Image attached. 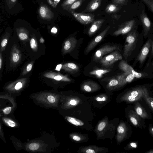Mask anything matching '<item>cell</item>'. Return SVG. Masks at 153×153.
Returning <instances> with one entry per match:
<instances>
[{"instance_id": "obj_10", "label": "cell", "mask_w": 153, "mask_h": 153, "mask_svg": "<svg viewBox=\"0 0 153 153\" xmlns=\"http://www.w3.org/2000/svg\"><path fill=\"white\" fill-rule=\"evenodd\" d=\"M77 43L76 38L71 37L68 39L65 42L62 47V54H65L73 51L76 47Z\"/></svg>"}, {"instance_id": "obj_27", "label": "cell", "mask_w": 153, "mask_h": 153, "mask_svg": "<svg viewBox=\"0 0 153 153\" xmlns=\"http://www.w3.org/2000/svg\"><path fill=\"white\" fill-rule=\"evenodd\" d=\"M119 9L116 5L112 4H108L106 7L105 11L108 13H112L117 12Z\"/></svg>"}, {"instance_id": "obj_19", "label": "cell", "mask_w": 153, "mask_h": 153, "mask_svg": "<svg viewBox=\"0 0 153 153\" xmlns=\"http://www.w3.org/2000/svg\"><path fill=\"white\" fill-rule=\"evenodd\" d=\"M102 0H92L88 4L84 12H91L97 9L100 6Z\"/></svg>"}, {"instance_id": "obj_35", "label": "cell", "mask_w": 153, "mask_h": 153, "mask_svg": "<svg viewBox=\"0 0 153 153\" xmlns=\"http://www.w3.org/2000/svg\"><path fill=\"white\" fill-rule=\"evenodd\" d=\"M113 2L117 4L126 5L128 2V0H112Z\"/></svg>"}, {"instance_id": "obj_6", "label": "cell", "mask_w": 153, "mask_h": 153, "mask_svg": "<svg viewBox=\"0 0 153 153\" xmlns=\"http://www.w3.org/2000/svg\"><path fill=\"white\" fill-rule=\"evenodd\" d=\"M137 26L136 22L134 19L127 21L120 25L113 34L116 36L127 34Z\"/></svg>"}, {"instance_id": "obj_1", "label": "cell", "mask_w": 153, "mask_h": 153, "mask_svg": "<svg viewBox=\"0 0 153 153\" xmlns=\"http://www.w3.org/2000/svg\"><path fill=\"white\" fill-rule=\"evenodd\" d=\"M144 38L143 31L139 34L137 26L127 34L123 55L126 61L132 60L137 56L143 45Z\"/></svg>"}, {"instance_id": "obj_38", "label": "cell", "mask_w": 153, "mask_h": 153, "mask_svg": "<svg viewBox=\"0 0 153 153\" xmlns=\"http://www.w3.org/2000/svg\"><path fill=\"white\" fill-rule=\"evenodd\" d=\"M106 124L104 122H101L99 124L97 129L99 131H102L105 127Z\"/></svg>"}, {"instance_id": "obj_51", "label": "cell", "mask_w": 153, "mask_h": 153, "mask_svg": "<svg viewBox=\"0 0 153 153\" xmlns=\"http://www.w3.org/2000/svg\"><path fill=\"white\" fill-rule=\"evenodd\" d=\"M145 153H153V149H151L145 152Z\"/></svg>"}, {"instance_id": "obj_33", "label": "cell", "mask_w": 153, "mask_h": 153, "mask_svg": "<svg viewBox=\"0 0 153 153\" xmlns=\"http://www.w3.org/2000/svg\"><path fill=\"white\" fill-rule=\"evenodd\" d=\"M153 59V39L152 42V46L150 53L148 56V59L145 66L148 65Z\"/></svg>"}, {"instance_id": "obj_34", "label": "cell", "mask_w": 153, "mask_h": 153, "mask_svg": "<svg viewBox=\"0 0 153 153\" xmlns=\"http://www.w3.org/2000/svg\"><path fill=\"white\" fill-rule=\"evenodd\" d=\"M8 39L7 37L4 38L2 40L1 44V52L5 49L7 42Z\"/></svg>"}, {"instance_id": "obj_32", "label": "cell", "mask_w": 153, "mask_h": 153, "mask_svg": "<svg viewBox=\"0 0 153 153\" xmlns=\"http://www.w3.org/2000/svg\"><path fill=\"white\" fill-rule=\"evenodd\" d=\"M148 7L153 13V0H140Z\"/></svg>"}, {"instance_id": "obj_5", "label": "cell", "mask_w": 153, "mask_h": 153, "mask_svg": "<svg viewBox=\"0 0 153 153\" xmlns=\"http://www.w3.org/2000/svg\"><path fill=\"white\" fill-rule=\"evenodd\" d=\"M118 50H114L108 55L103 57L100 60V63L104 67L111 66L114 63L122 60L123 56Z\"/></svg>"}, {"instance_id": "obj_26", "label": "cell", "mask_w": 153, "mask_h": 153, "mask_svg": "<svg viewBox=\"0 0 153 153\" xmlns=\"http://www.w3.org/2000/svg\"><path fill=\"white\" fill-rule=\"evenodd\" d=\"M85 0H77L71 5L67 9L70 12H74L81 5L82 3Z\"/></svg>"}, {"instance_id": "obj_47", "label": "cell", "mask_w": 153, "mask_h": 153, "mask_svg": "<svg viewBox=\"0 0 153 153\" xmlns=\"http://www.w3.org/2000/svg\"><path fill=\"white\" fill-rule=\"evenodd\" d=\"M86 152L87 153H94L95 152L94 150L89 149L86 151Z\"/></svg>"}, {"instance_id": "obj_16", "label": "cell", "mask_w": 153, "mask_h": 153, "mask_svg": "<svg viewBox=\"0 0 153 153\" xmlns=\"http://www.w3.org/2000/svg\"><path fill=\"white\" fill-rule=\"evenodd\" d=\"M135 102L134 109L136 113L143 119H149V115L144 108L137 101Z\"/></svg>"}, {"instance_id": "obj_31", "label": "cell", "mask_w": 153, "mask_h": 153, "mask_svg": "<svg viewBox=\"0 0 153 153\" xmlns=\"http://www.w3.org/2000/svg\"><path fill=\"white\" fill-rule=\"evenodd\" d=\"M77 0H66L62 4V8L66 10Z\"/></svg>"}, {"instance_id": "obj_4", "label": "cell", "mask_w": 153, "mask_h": 153, "mask_svg": "<svg viewBox=\"0 0 153 153\" xmlns=\"http://www.w3.org/2000/svg\"><path fill=\"white\" fill-rule=\"evenodd\" d=\"M140 19L142 25L144 38H147L153 34V24L143 9L140 15Z\"/></svg>"}, {"instance_id": "obj_45", "label": "cell", "mask_w": 153, "mask_h": 153, "mask_svg": "<svg viewBox=\"0 0 153 153\" xmlns=\"http://www.w3.org/2000/svg\"><path fill=\"white\" fill-rule=\"evenodd\" d=\"M51 32L52 33H56L57 32V29L55 27H53L51 30Z\"/></svg>"}, {"instance_id": "obj_40", "label": "cell", "mask_w": 153, "mask_h": 153, "mask_svg": "<svg viewBox=\"0 0 153 153\" xmlns=\"http://www.w3.org/2000/svg\"><path fill=\"white\" fill-rule=\"evenodd\" d=\"M11 108L10 107H7L5 108L3 110L4 113L6 114H9L11 111Z\"/></svg>"}, {"instance_id": "obj_11", "label": "cell", "mask_w": 153, "mask_h": 153, "mask_svg": "<svg viewBox=\"0 0 153 153\" xmlns=\"http://www.w3.org/2000/svg\"><path fill=\"white\" fill-rule=\"evenodd\" d=\"M110 27V26H108L88 45L86 50L87 53L90 52L102 40L109 30Z\"/></svg>"}, {"instance_id": "obj_18", "label": "cell", "mask_w": 153, "mask_h": 153, "mask_svg": "<svg viewBox=\"0 0 153 153\" xmlns=\"http://www.w3.org/2000/svg\"><path fill=\"white\" fill-rule=\"evenodd\" d=\"M62 69L66 72L73 74L78 71L79 67L77 65L74 63L68 62L63 64Z\"/></svg>"}, {"instance_id": "obj_37", "label": "cell", "mask_w": 153, "mask_h": 153, "mask_svg": "<svg viewBox=\"0 0 153 153\" xmlns=\"http://www.w3.org/2000/svg\"><path fill=\"white\" fill-rule=\"evenodd\" d=\"M137 146V142H132L129 143L128 145V148L129 149H136Z\"/></svg>"}, {"instance_id": "obj_3", "label": "cell", "mask_w": 153, "mask_h": 153, "mask_svg": "<svg viewBox=\"0 0 153 153\" xmlns=\"http://www.w3.org/2000/svg\"><path fill=\"white\" fill-rule=\"evenodd\" d=\"M119 68L124 72L132 74L136 79H151L153 78V74L143 71L138 72L135 71L133 67L129 65L126 61L122 60L119 62Z\"/></svg>"}, {"instance_id": "obj_48", "label": "cell", "mask_w": 153, "mask_h": 153, "mask_svg": "<svg viewBox=\"0 0 153 153\" xmlns=\"http://www.w3.org/2000/svg\"><path fill=\"white\" fill-rule=\"evenodd\" d=\"M70 103L72 105H74L76 104V102L74 100H72L70 102Z\"/></svg>"}, {"instance_id": "obj_30", "label": "cell", "mask_w": 153, "mask_h": 153, "mask_svg": "<svg viewBox=\"0 0 153 153\" xmlns=\"http://www.w3.org/2000/svg\"><path fill=\"white\" fill-rule=\"evenodd\" d=\"M142 71L153 74V59L148 65L145 66Z\"/></svg>"}, {"instance_id": "obj_15", "label": "cell", "mask_w": 153, "mask_h": 153, "mask_svg": "<svg viewBox=\"0 0 153 153\" xmlns=\"http://www.w3.org/2000/svg\"><path fill=\"white\" fill-rule=\"evenodd\" d=\"M153 84H148L145 88L143 93V98L150 108L153 112V98L150 97L149 88Z\"/></svg>"}, {"instance_id": "obj_25", "label": "cell", "mask_w": 153, "mask_h": 153, "mask_svg": "<svg viewBox=\"0 0 153 153\" xmlns=\"http://www.w3.org/2000/svg\"><path fill=\"white\" fill-rule=\"evenodd\" d=\"M65 118L69 123L76 126H82L84 125V123L76 118L70 117H66Z\"/></svg>"}, {"instance_id": "obj_7", "label": "cell", "mask_w": 153, "mask_h": 153, "mask_svg": "<svg viewBox=\"0 0 153 153\" xmlns=\"http://www.w3.org/2000/svg\"><path fill=\"white\" fill-rule=\"evenodd\" d=\"M116 50L121 51L119 47L118 46L105 45L96 51L94 55L93 60L94 61H98L100 60L104 55Z\"/></svg>"}, {"instance_id": "obj_46", "label": "cell", "mask_w": 153, "mask_h": 153, "mask_svg": "<svg viewBox=\"0 0 153 153\" xmlns=\"http://www.w3.org/2000/svg\"><path fill=\"white\" fill-rule=\"evenodd\" d=\"M2 56H1V53H0V70H1L2 67Z\"/></svg>"}, {"instance_id": "obj_22", "label": "cell", "mask_w": 153, "mask_h": 153, "mask_svg": "<svg viewBox=\"0 0 153 153\" xmlns=\"http://www.w3.org/2000/svg\"><path fill=\"white\" fill-rule=\"evenodd\" d=\"M97 86V84L92 81H88L85 82L82 85L83 89L85 91L90 92L93 89H95Z\"/></svg>"}, {"instance_id": "obj_50", "label": "cell", "mask_w": 153, "mask_h": 153, "mask_svg": "<svg viewBox=\"0 0 153 153\" xmlns=\"http://www.w3.org/2000/svg\"><path fill=\"white\" fill-rule=\"evenodd\" d=\"M40 42L41 43H43L44 42V40L43 38L41 37L40 39Z\"/></svg>"}, {"instance_id": "obj_52", "label": "cell", "mask_w": 153, "mask_h": 153, "mask_svg": "<svg viewBox=\"0 0 153 153\" xmlns=\"http://www.w3.org/2000/svg\"><path fill=\"white\" fill-rule=\"evenodd\" d=\"M12 1L15 2L16 1V0H11Z\"/></svg>"}, {"instance_id": "obj_41", "label": "cell", "mask_w": 153, "mask_h": 153, "mask_svg": "<svg viewBox=\"0 0 153 153\" xmlns=\"http://www.w3.org/2000/svg\"><path fill=\"white\" fill-rule=\"evenodd\" d=\"M7 122V124L10 127H14L15 126V123L11 120H9Z\"/></svg>"}, {"instance_id": "obj_13", "label": "cell", "mask_w": 153, "mask_h": 153, "mask_svg": "<svg viewBox=\"0 0 153 153\" xmlns=\"http://www.w3.org/2000/svg\"><path fill=\"white\" fill-rule=\"evenodd\" d=\"M128 117L130 121L133 125L136 128H142L143 127L141 123V117L133 110L129 111Z\"/></svg>"}, {"instance_id": "obj_2", "label": "cell", "mask_w": 153, "mask_h": 153, "mask_svg": "<svg viewBox=\"0 0 153 153\" xmlns=\"http://www.w3.org/2000/svg\"><path fill=\"white\" fill-rule=\"evenodd\" d=\"M146 42L143 45L138 54L135 57L133 63L132 67H135L139 62V68H141L143 66L151 50L153 34L148 38Z\"/></svg>"}, {"instance_id": "obj_23", "label": "cell", "mask_w": 153, "mask_h": 153, "mask_svg": "<svg viewBox=\"0 0 153 153\" xmlns=\"http://www.w3.org/2000/svg\"><path fill=\"white\" fill-rule=\"evenodd\" d=\"M17 34L19 38L21 40L25 41L28 39V33L27 30L24 28H19L17 31Z\"/></svg>"}, {"instance_id": "obj_9", "label": "cell", "mask_w": 153, "mask_h": 153, "mask_svg": "<svg viewBox=\"0 0 153 153\" xmlns=\"http://www.w3.org/2000/svg\"><path fill=\"white\" fill-rule=\"evenodd\" d=\"M21 58V51L18 47L14 45L10 53V63L12 66H16L20 62Z\"/></svg>"}, {"instance_id": "obj_44", "label": "cell", "mask_w": 153, "mask_h": 153, "mask_svg": "<svg viewBox=\"0 0 153 153\" xmlns=\"http://www.w3.org/2000/svg\"><path fill=\"white\" fill-rule=\"evenodd\" d=\"M73 139L74 140L76 141H79L80 140V138L77 136H74L73 137Z\"/></svg>"}, {"instance_id": "obj_43", "label": "cell", "mask_w": 153, "mask_h": 153, "mask_svg": "<svg viewBox=\"0 0 153 153\" xmlns=\"http://www.w3.org/2000/svg\"><path fill=\"white\" fill-rule=\"evenodd\" d=\"M149 132L150 134L153 137V127L149 126Z\"/></svg>"}, {"instance_id": "obj_20", "label": "cell", "mask_w": 153, "mask_h": 153, "mask_svg": "<svg viewBox=\"0 0 153 153\" xmlns=\"http://www.w3.org/2000/svg\"><path fill=\"white\" fill-rule=\"evenodd\" d=\"M39 13L41 17L44 19H50L53 17V13L45 6L40 7Z\"/></svg>"}, {"instance_id": "obj_39", "label": "cell", "mask_w": 153, "mask_h": 153, "mask_svg": "<svg viewBox=\"0 0 153 153\" xmlns=\"http://www.w3.org/2000/svg\"><path fill=\"white\" fill-rule=\"evenodd\" d=\"M48 101L51 103H53L55 101V98L52 95H49L48 97Z\"/></svg>"}, {"instance_id": "obj_29", "label": "cell", "mask_w": 153, "mask_h": 153, "mask_svg": "<svg viewBox=\"0 0 153 153\" xmlns=\"http://www.w3.org/2000/svg\"><path fill=\"white\" fill-rule=\"evenodd\" d=\"M30 46L31 49L34 51H36L38 50V45L37 42L34 37L31 39L30 42Z\"/></svg>"}, {"instance_id": "obj_21", "label": "cell", "mask_w": 153, "mask_h": 153, "mask_svg": "<svg viewBox=\"0 0 153 153\" xmlns=\"http://www.w3.org/2000/svg\"><path fill=\"white\" fill-rule=\"evenodd\" d=\"M110 69L98 68L94 70L89 72L91 75L95 76L97 78L101 77L102 75L111 71Z\"/></svg>"}, {"instance_id": "obj_36", "label": "cell", "mask_w": 153, "mask_h": 153, "mask_svg": "<svg viewBox=\"0 0 153 153\" xmlns=\"http://www.w3.org/2000/svg\"><path fill=\"white\" fill-rule=\"evenodd\" d=\"M39 147V145L36 143H31L29 145V149L32 151H35L38 149Z\"/></svg>"}, {"instance_id": "obj_28", "label": "cell", "mask_w": 153, "mask_h": 153, "mask_svg": "<svg viewBox=\"0 0 153 153\" xmlns=\"http://www.w3.org/2000/svg\"><path fill=\"white\" fill-rule=\"evenodd\" d=\"M120 82L119 76H117L110 80L108 84V87H114L119 86Z\"/></svg>"}, {"instance_id": "obj_24", "label": "cell", "mask_w": 153, "mask_h": 153, "mask_svg": "<svg viewBox=\"0 0 153 153\" xmlns=\"http://www.w3.org/2000/svg\"><path fill=\"white\" fill-rule=\"evenodd\" d=\"M127 126L124 123H122L117 128V131L121 136V139H124L127 134Z\"/></svg>"}, {"instance_id": "obj_17", "label": "cell", "mask_w": 153, "mask_h": 153, "mask_svg": "<svg viewBox=\"0 0 153 153\" xmlns=\"http://www.w3.org/2000/svg\"><path fill=\"white\" fill-rule=\"evenodd\" d=\"M104 22V20L102 19L94 21L88 31V35L91 36L95 33L100 27Z\"/></svg>"}, {"instance_id": "obj_12", "label": "cell", "mask_w": 153, "mask_h": 153, "mask_svg": "<svg viewBox=\"0 0 153 153\" xmlns=\"http://www.w3.org/2000/svg\"><path fill=\"white\" fill-rule=\"evenodd\" d=\"M44 76L46 78L58 81L70 82L71 80L67 75H63L59 73L52 71L45 73Z\"/></svg>"}, {"instance_id": "obj_14", "label": "cell", "mask_w": 153, "mask_h": 153, "mask_svg": "<svg viewBox=\"0 0 153 153\" xmlns=\"http://www.w3.org/2000/svg\"><path fill=\"white\" fill-rule=\"evenodd\" d=\"M119 76L120 80L119 87H122L129 83L136 78L132 74L124 72Z\"/></svg>"}, {"instance_id": "obj_8", "label": "cell", "mask_w": 153, "mask_h": 153, "mask_svg": "<svg viewBox=\"0 0 153 153\" xmlns=\"http://www.w3.org/2000/svg\"><path fill=\"white\" fill-rule=\"evenodd\" d=\"M71 14L76 19L81 23L84 24H88L94 21L95 15L91 13H82L71 12Z\"/></svg>"}, {"instance_id": "obj_42", "label": "cell", "mask_w": 153, "mask_h": 153, "mask_svg": "<svg viewBox=\"0 0 153 153\" xmlns=\"http://www.w3.org/2000/svg\"><path fill=\"white\" fill-rule=\"evenodd\" d=\"M33 64L30 63L27 66L26 68V71L27 72H29L30 71L32 68Z\"/></svg>"}, {"instance_id": "obj_49", "label": "cell", "mask_w": 153, "mask_h": 153, "mask_svg": "<svg viewBox=\"0 0 153 153\" xmlns=\"http://www.w3.org/2000/svg\"><path fill=\"white\" fill-rule=\"evenodd\" d=\"M106 100V99L105 97H103L102 98H100L98 97L97 99V101H105Z\"/></svg>"}]
</instances>
